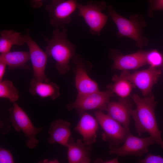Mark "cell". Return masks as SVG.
Segmentation results:
<instances>
[{
	"label": "cell",
	"mask_w": 163,
	"mask_h": 163,
	"mask_svg": "<svg viewBox=\"0 0 163 163\" xmlns=\"http://www.w3.org/2000/svg\"><path fill=\"white\" fill-rule=\"evenodd\" d=\"M136 105L132 116L135 122L136 131L140 136L144 133H149L155 142L163 148L161 131L158 127L155 113L157 102L152 94L142 98L137 94L130 95Z\"/></svg>",
	"instance_id": "6da1fadb"
},
{
	"label": "cell",
	"mask_w": 163,
	"mask_h": 163,
	"mask_svg": "<svg viewBox=\"0 0 163 163\" xmlns=\"http://www.w3.org/2000/svg\"><path fill=\"white\" fill-rule=\"evenodd\" d=\"M67 31L66 28L60 30L59 28H55L51 39L41 34L47 43L45 52L48 56L56 61V68L61 75H63L69 71L70 61L75 55V46L68 39Z\"/></svg>",
	"instance_id": "7a4b0ae2"
},
{
	"label": "cell",
	"mask_w": 163,
	"mask_h": 163,
	"mask_svg": "<svg viewBox=\"0 0 163 163\" xmlns=\"http://www.w3.org/2000/svg\"><path fill=\"white\" fill-rule=\"evenodd\" d=\"M13 104V107L9 109V120L16 131H21L24 133L27 138V146L30 149L34 148L39 143L36 136L43 127L37 128L34 127L24 111L15 102Z\"/></svg>",
	"instance_id": "3957f363"
},
{
	"label": "cell",
	"mask_w": 163,
	"mask_h": 163,
	"mask_svg": "<svg viewBox=\"0 0 163 163\" xmlns=\"http://www.w3.org/2000/svg\"><path fill=\"white\" fill-rule=\"evenodd\" d=\"M106 7L104 2L90 1L87 4H78V15L82 17L93 35L99 36L106 24L108 17L102 11Z\"/></svg>",
	"instance_id": "277c9868"
},
{
	"label": "cell",
	"mask_w": 163,
	"mask_h": 163,
	"mask_svg": "<svg viewBox=\"0 0 163 163\" xmlns=\"http://www.w3.org/2000/svg\"><path fill=\"white\" fill-rule=\"evenodd\" d=\"M94 115L104 131L102 138L104 140L109 142L110 148L118 147L123 143L130 133L129 128L123 126L101 111H96Z\"/></svg>",
	"instance_id": "5b68a950"
},
{
	"label": "cell",
	"mask_w": 163,
	"mask_h": 163,
	"mask_svg": "<svg viewBox=\"0 0 163 163\" xmlns=\"http://www.w3.org/2000/svg\"><path fill=\"white\" fill-rule=\"evenodd\" d=\"M114 95L113 93L109 89L104 91L99 90L77 97L74 102L67 104L66 108L69 111L75 109L80 115L88 110H98L103 111L106 109L110 98Z\"/></svg>",
	"instance_id": "8992f818"
},
{
	"label": "cell",
	"mask_w": 163,
	"mask_h": 163,
	"mask_svg": "<svg viewBox=\"0 0 163 163\" xmlns=\"http://www.w3.org/2000/svg\"><path fill=\"white\" fill-rule=\"evenodd\" d=\"M78 4L77 0H52L45 8L50 24L55 28L63 29L71 22Z\"/></svg>",
	"instance_id": "52a82bcc"
},
{
	"label": "cell",
	"mask_w": 163,
	"mask_h": 163,
	"mask_svg": "<svg viewBox=\"0 0 163 163\" xmlns=\"http://www.w3.org/2000/svg\"><path fill=\"white\" fill-rule=\"evenodd\" d=\"M161 74L160 69L150 66L148 69L132 74L123 71L120 76L129 81L140 90L144 96L147 97L152 94V87L157 82Z\"/></svg>",
	"instance_id": "ba28073f"
},
{
	"label": "cell",
	"mask_w": 163,
	"mask_h": 163,
	"mask_svg": "<svg viewBox=\"0 0 163 163\" xmlns=\"http://www.w3.org/2000/svg\"><path fill=\"white\" fill-rule=\"evenodd\" d=\"M108 12L117 27L118 37L125 36L131 38L140 47L144 45L145 38L142 34L140 25L137 20L124 18L117 13L111 5L108 7Z\"/></svg>",
	"instance_id": "9c48e42d"
},
{
	"label": "cell",
	"mask_w": 163,
	"mask_h": 163,
	"mask_svg": "<svg viewBox=\"0 0 163 163\" xmlns=\"http://www.w3.org/2000/svg\"><path fill=\"white\" fill-rule=\"evenodd\" d=\"M30 29L27 28L24 35L25 43L27 46L32 64L34 78L37 80L49 83V80L45 74L47 61V55L32 39Z\"/></svg>",
	"instance_id": "30bf717a"
},
{
	"label": "cell",
	"mask_w": 163,
	"mask_h": 163,
	"mask_svg": "<svg viewBox=\"0 0 163 163\" xmlns=\"http://www.w3.org/2000/svg\"><path fill=\"white\" fill-rule=\"evenodd\" d=\"M121 146L110 148L109 152L110 154H117L124 157L128 155H133L140 157L148 152V147L155 143L150 136L145 138H140L134 136L130 133Z\"/></svg>",
	"instance_id": "8fae6325"
},
{
	"label": "cell",
	"mask_w": 163,
	"mask_h": 163,
	"mask_svg": "<svg viewBox=\"0 0 163 163\" xmlns=\"http://www.w3.org/2000/svg\"><path fill=\"white\" fill-rule=\"evenodd\" d=\"M73 59L75 65L74 72L75 85L78 92L77 97L99 91L97 83L88 76L81 56L75 55Z\"/></svg>",
	"instance_id": "7c38bea8"
},
{
	"label": "cell",
	"mask_w": 163,
	"mask_h": 163,
	"mask_svg": "<svg viewBox=\"0 0 163 163\" xmlns=\"http://www.w3.org/2000/svg\"><path fill=\"white\" fill-rule=\"evenodd\" d=\"M110 57L113 60L114 69L127 71L137 69L147 64V52L140 50L135 53L123 55L115 50L110 51Z\"/></svg>",
	"instance_id": "4fadbf2b"
},
{
	"label": "cell",
	"mask_w": 163,
	"mask_h": 163,
	"mask_svg": "<svg viewBox=\"0 0 163 163\" xmlns=\"http://www.w3.org/2000/svg\"><path fill=\"white\" fill-rule=\"evenodd\" d=\"M133 104L128 97L110 102L105 109L107 114L123 126L129 128Z\"/></svg>",
	"instance_id": "5bb4252c"
},
{
	"label": "cell",
	"mask_w": 163,
	"mask_h": 163,
	"mask_svg": "<svg viewBox=\"0 0 163 163\" xmlns=\"http://www.w3.org/2000/svg\"><path fill=\"white\" fill-rule=\"evenodd\" d=\"M81 115L75 130L82 136L83 142L86 145H91L96 142L99 123L96 118L86 112Z\"/></svg>",
	"instance_id": "9a60e30c"
},
{
	"label": "cell",
	"mask_w": 163,
	"mask_h": 163,
	"mask_svg": "<svg viewBox=\"0 0 163 163\" xmlns=\"http://www.w3.org/2000/svg\"><path fill=\"white\" fill-rule=\"evenodd\" d=\"M66 147L69 163L90 162V152L92 148L90 145H86L80 139L75 142L72 138H70Z\"/></svg>",
	"instance_id": "2e32d148"
},
{
	"label": "cell",
	"mask_w": 163,
	"mask_h": 163,
	"mask_svg": "<svg viewBox=\"0 0 163 163\" xmlns=\"http://www.w3.org/2000/svg\"><path fill=\"white\" fill-rule=\"evenodd\" d=\"M70 125L69 122L62 119L53 122L48 132L50 135L47 139L48 142L57 143L66 147L71 135Z\"/></svg>",
	"instance_id": "e0dca14e"
},
{
	"label": "cell",
	"mask_w": 163,
	"mask_h": 163,
	"mask_svg": "<svg viewBox=\"0 0 163 163\" xmlns=\"http://www.w3.org/2000/svg\"><path fill=\"white\" fill-rule=\"evenodd\" d=\"M29 91L33 95H37L43 98L50 97L53 100L57 98L60 95L59 87L55 83H46L35 78L31 80Z\"/></svg>",
	"instance_id": "ac0fdd59"
},
{
	"label": "cell",
	"mask_w": 163,
	"mask_h": 163,
	"mask_svg": "<svg viewBox=\"0 0 163 163\" xmlns=\"http://www.w3.org/2000/svg\"><path fill=\"white\" fill-rule=\"evenodd\" d=\"M24 35L12 29L4 30L0 32V53L10 51L14 45L21 46L25 43Z\"/></svg>",
	"instance_id": "d6986e66"
},
{
	"label": "cell",
	"mask_w": 163,
	"mask_h": 163,
	"mask_svg": "<svg viewBox=\"0 0 163 163\" xmlns=\"http://www.w3.org/2000/svg\"><path fill=\"white\" fill-rule=\"evenodd\" d=\"M30 59L29 51H10L0 55V61L5 62L10 69L23 66Z\"/></svg>",
	"instance_id": "ffe728a7"
},
{
	"label": "cell",
	"mask_w": 163,
	"mask_h": 163,
	"mask_svg": "<svg viewBox=\"0 0 163 163\" xmlns=\"http://www.w3.org/2000/svg\"><path fill=\"white\" fill-rule=\"evenodd\" d=\"M112 80L114 83L108 85L107 86V89L110 90L120 98L128 97L133 88L135 87L129 81L120 75H114L112 77Z\"/></svg>",
	"instance_id": "44dd1931"
},
{
	"label": "cell",
	"mask_w": 163,
	"mask_h": 163,
	"mask_svg": "<svg viewBox=\"0 0 163 163\" xmlns=\"http://www.w3.org/2000/svg\"><path fill=\"white\" fill-rule=\"evenodd\" d=\"M0 97L7 99L12 103L18 100L19 91L11 81L5 79L0 82Z\"/></svg>",
	"instance_id": "7402d4cb"
},
{
	"label": "cell",
	"mask_w": 163,
	"mask_h": 163,
	"mask_svg": "<svg viewBox=\"0 0 163 163\" xmlns=\"http://www.w3.org/2000/svg\"><path fill=\"white\" fill-rule=\"evenodd\" d=\"M146 60L151 67L156 68L163 65V56L157 50H153L147 52Z\"/></svg>",
	"instance_id": "603a6c76"
},
{
	"label": "cell",
	"mask_w": 163,
	"mask_h": 163,
	"mask_svg": "<svg viewBox=\"0 0 163 163\" xmlns=\"http://www.w3.org/2000/svg\"><path fill=\"white\" fill-rule=\"evenodd\" d=\"M0 163H14L13 157L10 151L5 149L0 148Z\"/></svg>",
	"instance_id": "cb8c5ba5"
},
{
	"label": "cell",
	"mask_w": 163,
	"mask_h": 163,
	"mask_svg": "<svg viewBox=\"0 0 163 163\" xmlns=\"http://www.w3.org/2000/svg\"><path fill=\"white\" fill-rule=\"evenodd\" d=\"M139 162L141 163H163V157L159 155L149 153L145 158L140 159Z\"/></svg>",
	"instance_id": "d4e9b609"
},
{
	"label": "cell",
	"mask_w": 163,
	"mask_h": 163,
	"mask_svg": "<svg viewBox=\"0 0 163 163\" xmlns=\"http://www.w3.org/2000/svg\"><path fill=\"white\" fill-rule=\"evenodd\" d=\"M149 2L152 9L163 10V0H150Z\"/></svg>",
	"instance_id": "484cf974"
},
{
	"label": "cell",
	"mask_w": 163,
	"mask_h": 163,
	"mask_svg": "<svg viewBox=\"0 0 163 163\" xmlns=\"http://www.w3.org/2000/svg\"><path fill=\"white\" fill-rule=\"evenodd\" d=\"M31 6L34 8H40L43 5V2L44 0H29Z\"/></svg>",
	"instance_id": "4316f807"
},
{
	"label": "cell",
	"mask_w": 163,
	"mask_h": 163,
	"mask_svg": "<svg viewBox=\"0 0 163 163\" xmlns=\"http://www.w3.org/2000/svg\"><path fill=\"white\" fill-rule=\"evenodd\" d=\"M7 65L5 62L0 61V82L2 80Z\"/></svg>",
	"instance_id": "83f0119b"
},
{
	"label": "cell",
	"mask_w": 163,
	"mask_h": 163,
	"mask_svg": "<svg viewBox=\"0 0 163 163\" xmlns=\"http://www.w3.org/2000/svg\"><path fill=\"white\" fill-rule=\"evenodd\" d=\"M102 162V163H117L118 162V157L115 158L114 159L107 161H103L102 159H98L97 160L95 161L96 162Z\"/></svg>",
	"instance_id": "f1b7e54d"
}]
</instances>
